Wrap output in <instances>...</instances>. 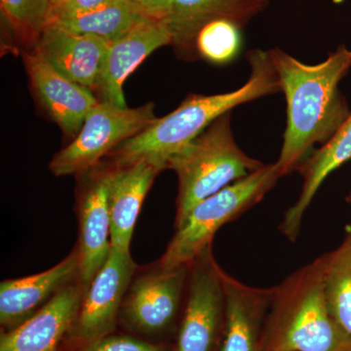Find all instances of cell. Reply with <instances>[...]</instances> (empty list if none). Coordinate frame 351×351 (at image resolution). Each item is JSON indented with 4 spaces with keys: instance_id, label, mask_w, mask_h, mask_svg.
<instances>
[{
    "instance_id": "5b68a950",
    "label": "cell",
    "mask_w": 351,
    "mask_h": 351,
    "mask_svg": "<svg viewBox=\"0 0 351 351\" xmlns=\"http://www.w3.org/2000/svg\"><path fill=\"white\" fill-rule=\"evenodd\" d=\"M280 179L276 163L263 164L260 169L201 201L176 228L156 267L172 270L191 265L212 245L221 226L262 202Z\"/></svg>"
},
{
    "instance_id": "603a6c76",
    "label": "cell",
    "mask_w": 351,
    "mask_h": 351,
    "mask_svg": "<svg viewBox=\"0 0 351 351\" xmlns=\"http://www.w3.org/2000/svg\"><path fill=\"white\" fill-rule=\"evenodd\" d=\"M240 31L241 29L228 21H215L205 25L196 38L198 58L217 64L230 63L241 46Z\"/></svg>"
},
{
    "instance_id": "7402d4cb",
    "label": "cell",
    "mask_w": 351,
    "mask_h": 351,
    "mask_svg": "<svg viewBox=\"0 0 351 351\" xmlns=\"http://www.w3.org/2000/svg\"><path fill=\"white\" fill-rule=\"evenodd\" d=\"M2 17L19 47L34 50L47 24L51 0H0Z\"/></svg>"
},
{
    "instance_id": "cb8c5ba5",
    "label": "cell",
    "mask_w": 351,
    "mask_h": 351,
    "mask_svg": "<svg viewBox=\"0 0 351 351\" xmlns=\"http://www.w3.org/2000/svg\"><path fill=\"white\" fill-rule=\"evenodd\" d=\"M82 351H170L165 345L152 343L130 335L110 334L82 346Z\"/></svg>"
},
{
    "instance_id": "d4e9b609",
    "label": "cell",
    "mask_w": 351,
    "mask_h": 351,
    "mask_svg": "<svg viewBox=\"0 0 351 351\" xmlns=\"http://www.w3.org/2000/svg\"><path fill=\"white\" fill-rule=\"evenodd\" d=\"M145 19L166 23L173 0H126Z\"/></svg>"
},
{
    "instance_id": "4316f807",
    "label": "cell",
    "mask_w": 351,
    "mask_h": 351,
    "mask_svg": "<svg viewBox=\"0 0 351 351\" xmlns=\"http://www.w3.org/2000/svg\"><path fill=\"white\" fill-rule=\"evenodd\" d=\"M346 202H348L351 207V191L350 193H348V196H346ZM350 228H351V226H350Z\"/></svg>"
},
{
    "instance_id": "30bf717a",
    "label": "cell",
    "mask_w": 351,
    "mask_h": 351,
    "mask_svg": "<svg viewBox=\"0 0 351 351\" xmlns=\"http://www.w3.org/2000/svg\"><path fill=\"white\" fill-rule=\"evenodd\" d=\"M110 163L97 164L78 175L76 214L80 257V282L87 288L106 263L112 249L110 214L108 207V178Z\"/></svg>"
},
{
    "instance_id": "52a82bcc",
    "label": "cell",
    "mask_w": 351,
    "mask_h": 351,
    "mask_svg": "<svg viewBox=\"0 0 351 351\" xmlns=\"http://www.w3.org/2000/svg\"><path fill=\"white\" fill-rule=\"evenodd\" d=\"M186 297L174 351H215L223 337L226 300L212 245L189 265Z\"/></svg>"
},
{
    "instance_id": "44dd1931",
    "label": "cell",
    "mask_w": 351,
    "mask_h": 351,
    "mask_svg": "<svg viewBox=\"0 0 351 351\" xmlns=\"http://www.w3.org/2000/svg\"><path fill=\"white\" fill-rule=\"evenodd\" d=\"M325 291L335 320L351 338V228L338 248L322 256Z\"/></svg>"
},
{
    "instance_id": "e0dca14e",
    "label": "cell",
    "mask_w": 351,
    "mask_h": 351,
    "mask_svg": "<svg viewBox=\"0 0 351 351\" xmlns=\"http://www.w3.org/2000/svg\"><path fill=\"white\" fill-rule=\"evenodd\" d=\"M172 44V36L164 22L147 20L108 46L96 92L101 101L127 108L123 94L126 78L158 48Z\"/></svg>"
},
{
    "instance_id": "9a60e30c",
    "label": "cell",
    "mask_w": 351,
    "mask_h": 351,
    "mask_svg": "<svg viewBox=\"0 0 351 351\" xmlns=\"http://www.w3.org/2000/svg\"><path fill=\"white\" fill-rule=\"evenodd\" d=\"M110 163V244L115 250L130 253L132 237L141 208L154 180L164 169L147 159L125 165Z\"/></svg>"
},
{
    "instance_id": "5bb4252c",
    "label": "cell",
    "mask_w": 351,
    "mask_h": 351,
    "mask_svg": "<svg viewBox=\"0 0 351 351\" xmlns=\"http://www.w3.org/2000/svg\"><path fill=\"white\" fill-rule=\"evenodd\" d=\"M85 290L80 281L71 284L19 326L1 331L0 351H59L75 324Z\"/></svg>"
},
{
    "instance_id": "9c48e42d",
    "label": "cell",
    "mask_w": 351,
    "mask_h": 351,
    "mask_svg": "<svg viewBox=\"0 0 351 351\" xmlns=\"http://www.w3.org/2000/svg\"><path fill=\"white\" fill-rule=\"evenodd\" d=\"M136 271L137 265L131 254L112 247L107 261L85 290L77 317L69 332L73 343L82 346L112 334Z\"/></svg>"
},
{
    "instance_id": "6da1fadb",
    "label": "cell",
    "mask_w": 351,
    "mask_h": 351,
    "mask_svg": "<svg viewBox=\"0 0 351 351\" xmlns=\"http://www.w3.org/2000/svg\"><path fill=\"white\" fill-rule=\"evenodd\" d=\"M269 54L287 104L282 149L276 162L283 178L298 171L314 145L328 142L350 117L339 85L350 73L351 49L339 45L316 64L302 63L279 48Z\"/></svg>"
},
{
    "instance_id": "8992f818",
    "label": "cell",
    "mask_w": 351,
    "mask_h": 351,
    "mask_svg": "<svg viewBox=\"0 0 351 351\" xmlns=\"http://www.w3.org/2000/svg\"><path fill=\"white\" fill-rule=\"evenodd\" d=\"M156 119L152 103L129 108L99 101L88 113L80 133L51 159V173L63 177L86 172Z\"/></svg>"
},
{
    "instance_id": "4fadbf2b",
    "label": "cell",
    "mask_w": 351,
    "mask_h": 351,
    "mask_svg": "<svg viewBox=\"0 0 351 351\" xmlns=\"http://www.w3.org/2000/svg\"><path fill=\"white\" fill-rule=\"evenodd\" d=\"M270 0H173L166 21L172 45L186 61L199 59L195 49L198 32L215 21H228L243 29L269 7Z\"/></svg>"
},
{
    "instance_id": "3957f363",
    "label": "cell",
    "mask_w": 351,
    "mask_h": 351,
    "mask_svg": "<svg viewBox=\"0 0 351 351\" xmlns=\"http://www.w3.org/2000/svg\"><path fill=\"white\" fill-rule=\"evenodd\" d=\"M262 351H351L328 304L322 256L276 286Z\"/></svg>"
},
{
    "instance_id": "7a4b0ae2",
    "label": "cell",
    "mask_w": 351,
    "mask_h": 351,
    "mask_svg": "<svg viewBox=\"0 0 351 351\" xmlns=\"http://www.w3.org/2000/svg\"><path fill=\"white\" fill-rule=\"evenodd\" d=\"M251 68L248 82L228 93L189 95L180 107L157 119L113 149L108 157L114 165L147 159L167 169L168 160L195 140L214 120L239 106L263 97L280 93L281 84L269 51L252 50L247 54Z\"/></svg>"
},
{
    "instance_id": "ba28073f",
    "label": "cell",
    "mask_w": 351,
    "mask_h": 351,
    "mask_svg": "<svg viewBox=\"0 0 351 351\" xmlns=\"http://www.w3.org/2000/svg\"><path fill=\"white\" fill-rule=\"evenodd\" d=\"M189 265L172 270L159 267L134 276L119 320L136 334L154 336L167 331L175 322L186 285Z\"/></svg>"
},
{
    "instance_id": "7c38bea8",
    "label": "cell",
    "mask_w": 351,
    "mask_h": 351,
    "mask_svg": "<svg viewBox=\"0 0 351 351\" xmlns=\"http://www.w3.org/2000/svg\"><path fill=\"white\" fill-rule=\"evenodd\" d=\"M80 281V257L73 251L51 269L0 284V325L9 331L38 313L63 289Z\"/></svg>"
},
{
    "instance_id": "277c9868",
    "label": "cell",
    "mask_w": 351,
    "mask_h": 351,
    "mask_svg": "<svg viewBox=\"0 0 351 351\" xmlns=\"http://www.w3.org/2000/svg\"><path fill=\"white\" fill-rule=\"evenodd\" d=\"M235 142L232 112L214 120L195 140L174 154L167 169L179 181L176 200L175 228L201 201L263 167Z\"/></svg>"
},
{
    "instance_id": "484cf974",
    "label": "cell",
    "mask_w": 351,
    "mask_h": 351,
    "mask_svg": "<svg viewBox=\"0 0 351 351\" xmlns=\"http://www.w3.org/2000/svg\"><path fill=\"white\" fill-rule=\"evenodd\" d=\"M110 1L113 0H51L49 16L85 10Z\"/></svg>"
},
{
    "instance_id": "d6986e66",
    "label": "cell",
    "mask_w": 351,
    "mask_h": 351,
    "mask_svg": "<svg viewBox=\"0 0 351 351\" xmlns=\"http://www.w3.org/2000/svg\"><path fill=\"white\" fill-rule=\"evenodd\" d=\"M351 160V112L338 131L328 142L314 149L300 166L302 186L299 198L289 208L279 225V230L291 242L301 232L302 219L314 196L325 180L343 164Z\"/></svg>"
},
{
    "instance_id": "ac0fdd59",
    "label": "cell",
    "mask_w": 351,
    "mask_h": 351,
    "mask_svg": "<svg viewBox=\"0 0 351 351\" xmlns=\"http://www.w3.org/2000/svg\"><path fill=\"white\" fill-rule=\"evenodd\" d=\"M110 41L47 25L38 45L48 63L71 82L96 91Z\"/></svg>"
},
{
    "instance_id": "ffe728a7",
    "label": "cell",
    "mask_w": 351,
    "mask_h": 351,
    "mask_svg": "<svg viewBox=\"0 0 351 351\" xmlns=\"http://www.w3.org/2000/svg\"><path fill=\"white\" fill-rule=\"evenodd\" d=\"M145 21L147 19L126 0H113L85 10L51 15L46 25H56L76 34H91L112 43Z\"/></svg>"
},
{
    "instance_id": "2e32d148",
    "label": "cell",
    "mask_w": 351,
    "mask_h": 351,
    "mask_svg": "<svg viewBox=\"0 0 351 351\" xmlns=\"http://www.w3.org/2000/svg\"><path fill=\"white\" fill-rule=\"evenodd\" d=\"M225 291V325L219 351H262L261 330L276 287L247 285L221 267Z\"/></svg>"
},
{
    "instance_id": "8fae6325",
    "label": "cell",
    "mask_w": 351,
    "mask_h": 351,
    "mask_svg": "<svg viewBox=\"0 0 351 351\" xmlns=\"http://www.w3.org/2000/svg\"><path fill=\"white\" fill-rule=\"evenodd\" d=\"M23 54L27 75L44 110L66 136L75 138L99 101L91 90L60 73L38 50L24 51Z\"/></svg>"
}]
</instances>
